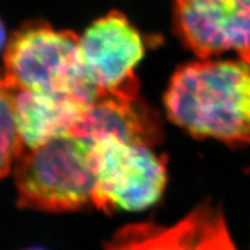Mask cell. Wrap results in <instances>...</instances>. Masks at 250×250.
I'll list each match as a JSON object with an SVG mask.
<instances>
[{
    "mask_svg": "<svg viewBox=\"0 0 250 250\" xmlns=\"http://www.w3.org/2000/svg\"><path fill=\"white\" fill-rule=\"evenodd\" d=\"M168 118L190 136L250 143V61L201 59L179 67L165 94Z\"/></svg>",
    "mask_w": 250,
    "mask_h": 250,
    "instance_id": "obj_1",
    "label": "cell"
},
{
    "mask_svg": "<svg viewBox=\"0 0 250 250\" xmlns=\"http://www.w3.org/2000/svg\"><path fill=\"white\" fill-rule=\"evenodd\" d=\"M14 176L20 208L67 212L93 205V145L64 133L36 148H24Z\"/></svg>",
    "mask_w": 250,
    "mask_h": 250,
    "instance_id": "obj_2",
    "label": "cell"
},
{
    "mask_svg": "<svg viewBox=\"0 0 250 250\" xmlns=\"http://www.w3.org/2000/svg\"><path fill=\"white\" fill-rule=\"evenodd\" d=\"M4 76L15 88L66 94L86 107L100 90L90 80L79 50V36L45 22H29L7 42Z\"/></svg>",
    "mask_w": 250,
    "mask_h": 250,
    "instance_id": "obj_3",
    "label": "cell"
},
{
    "mask_svg": "<svg viewBox=\"0 0 250 250\" xmlns=\"http://www.w3.org/2000/svg\"><path fill=\"white\" fill-rule=\"evenodd\" d=\"M93 205L105 213L143 211L161 198L167 160L152 147L105 136L93 144Z\"/></svg>",
    "mask_w": 250,
    "mask_h": 250,
    "instance_id": "obj_4",
    "label": "cell"
},
{
    "mask_svg": "<svg viewBox=\"0 0 250 250\" xmlns=\"http://www.w3.org/2000/svg\"><path fill=\"white\" fill-rule=\"evenodd\" d=\"M139 30L117 11L98 19L79 37V50L87 74L100 94L138 96L134 70L145 55Z\"/></svg>",
    "mask_w": 250,
    "mask_h": 250,
    "instance_id": "obj_5",
    "label": "cell"
},
{
    "mask_svg": "<svg viewBox=\"0 0 250 250\" xmlns=\"http://www.w3.org/2000/svg\"><path fill=\"white\" fill-rule=\"evenodd\" d=\"M174 28L201 59L232 51L250 61V0H175Z\"/></svg>",
    "mask_w": 250,
    "mask_h": 250,
    "instance_id": "obj_6",
    "label": "cell"
},
{
    "mask_svg": "<svg viewBox=\"0 0 250 250\" xmlns=\"http://www.w3.org/2000/svg\"><path fill=\"white\" fill-rule=\"evenodd\" d=\"M105 250H237L224 215L203 204L169 227L131 225L120 230Z\"/></svg>",
    "mask_w": 250,
    "mask_h": 250,
    "instance_id": "obj_7",
    "label": "cell"
},
{
    "mask_svg": "<svg viewBox=\"0 0 250 250\" xmlns=\"http://www.w3.org/2000/svg\"><path fill=\"white\" fill-rule=\"evenodd\" d=\"M68 133L90 145L105 136H115L149 147L159 143L162 134L158 114L138 96L112 93L100 94Z\"/></svg>",
    "mask_w": 250,
    "mask_h": 250,
    "instance_id": "obj_8",
    "label": "cell"
},
{
    "mask_svg": "<svg viewBox=\"0 0 250 250\" xmlns=\"http://www.w3.org/2000/svg\"><path fill=\"white\" fill-rule=\"evenodd\" d=\"M87 107L66 94L14 87V115L24 148H36L68 133Z\"/></svg>",
    "mask_w": 250,
    "mask_h": 250,
    "instance_id": "obj_9",
    "label": "cell"
},
{
    "mask_svg": "<svg viewBox=\"0 0 250 250\" xmlns=\"http://www.w3.org/2000/svg\"><path fill=\"white\" fill-rule=\"evenodd\" d=\"M24 151L14 115V87L0 73V180L9 173Z\"/></svg>",
    "mask_w": 250,
    "mask_h": 250,
    "instance_id": "obj_10",
    "label": "cell"
},
{
    "mask_svg": "<svg viewBox=\"0 0 250 250\" xmlns=\"http://www.w3.org/2000/svg\"><path fill=\"white\" fill-rule=\"evenodd\" d=\"M6 45H7V36H6L5 26L0 20V52L6 49Z\"/></svg>",
    "mask_w": 250,
    "mask_h": 250,
    "instance_id": "obj_11",
    "label": "cell"
},
{
    "mask_svg": "<svg viewBox=\"0 0 250 250\" xmlns=\"http://www.w3.org/2000/svg\"><path fill=\"white\" fill-rule=\"evenodd\" d=\"M23 250H45L42 248H37V247H34V248H28V249H23Z\"/></svg>",
    "mask_w": 250,
    "mask_h": 250,
    "instance_id": "obj_12",
    "label": "cell"
}]
</instances>
